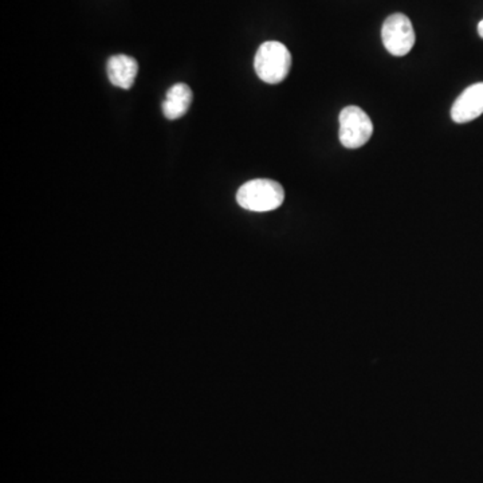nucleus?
Returning a JSON list of instances; mask_svg holds the SVG:
<instances>
[{"instance_id":"1","label":"nucleus","mask_w":483,"mask_h":483,"mask_svg":"<svg viewBox=\"0 0 483 483\" xmlns=\"http://www.w3.org/2000/svg\"><path fill=\"white\" fill-rule=\"evenodd\" d=\"M285 200L284 187L270 179H254L240 187L237 202L240 207L253 213H268L281 207Z\"/></svg>"},{"instance_id":"2","label":"nucleus","mask_w":483,"mask_h":483,"mask_svg":"<svg viewBox=\"0 0 483 483\" xmlns=\"http://www.w3.org/2000/svg\"><path fill=\"white\" fill-rule=\"evenodd\" d=\"M254 68L263 83L277 85L289 76L292 54L281 42H265L255 54Z\"/></svg>"},{"instance_id":"3","label":"nucleus","mask_w":483,"mask_h":483,"mask_svg":"<svg viewBox=\"0 0 483 483\" xmlns=\"http://www.w3.org/2000/svg\"><path fill=\"white\" fill-rule=\"evenodd\" d=\"M339 137L347 149L364 147L374 134L371 117L361 108L350 105L344 108L339 117Z\"/></svg>"},{"instance_id":"4","label":"nucleus","mask_w":483,"mask_h":483,"mask_svg":"<svg viewBox=\"0 0 483 483\" xmlns=\"http://www.w3.org/2000/svg\"><path fill=\"white\" fill-rule=\"evenodd\" d=\"M382 39L385 49L395 57H405L415 46L416 36L410 18L405 14H393L385 20L382 28Z\"/></svg>"},{"instance_id":"5","label":"nucleus","mask_w":483,"mask_h":483,"mask_svg":"<svg viewBox=\"0 0 483 483\" xmlns=\"http://www.w3.org/2000/svg\"><path fill=\"white\" fill-rule=\"evenodd\" d=\"M483 115V83L474 84L462 92L451 108L454 123L466 124Z\"/></svg>"},{"instance_id":"6","label":"nucleus","mask_w":483,"mask_h":483,"mask_svg":"<svg viewBox=\"0 0 483 483\" xmlns=\"http://www.w3.org/2000/svg\"><path fill=\"white\" fill-rule=\"evenodd\" d=\"M107 71L108 78L112 85L128 91L133 86L139 65L134 58L125 54H117L108 60Z\"/></svg>"},{"instance_id":"7","label":"nucleus","mask_w":483,"mask_h":483,"mask_svg":"<svg viewBox=\"0 0 483 483\" xmlns=\"http://www.w3.org/2000/svg\"><path fill=\"white\" fill-rule=\"evenodd\" d=\"M191 102V88L186 84H176L165 94L163 113L168 120H178L189 112Z\"/></svg>"},{"instance_id":"8","label":"nucleus","mask_w":483,"mask_h":483,"mask_svg":"<svg viewBox=\"0 0 483 483\" xmlns=\"http://www.w3.org/2000/svg\"><path fill=\"white\" fill-rule=\"evenodd\" d=\"M478 34H479L480 38H483V20L478 25Z\"/></svg>"}]
</instances>
